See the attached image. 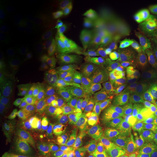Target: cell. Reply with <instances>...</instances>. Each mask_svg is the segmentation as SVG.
Masks as SVG:
<instances>
[{"label": "cell", "mask_w": 157, "mask_h": 157, "mask_svg": "<svg viewBox=\"0 0 157 157\" xmlns=\"http://www.w3.org/2000/svg\"><path fill=\"white\" fill-rule=\"evenodd\" d=\"M124 49L119 38L112 35H101L88 42L83 57L88 61L106 63L118 66L123 60Z\"/></svg>", "instance_id": "6da1fadb"}, {"label": "cell", "mask_w": 157, "mask_h": 157, "mask_svg": "<svg viewBox=\"0 0 157 157\" xmlns=\"http://www.w3.org/2000/svg\"><path fill=\"white\" fill-rule=\"evenodd\" d=\"M103 155L112 154L116 157H141L143 149L135 140L124 141L116 137H109L101 146Z\"/></svg>", "instance_id": "7a4b0ae2"}, {"label": "cell", "mask_w": 157, "mask_h": 157, "mask_svg": "<svg viewBox=\"0 0 157 157\" xmlns=\"http://www.w3.org/2000/svg\"><path fill=\"white\" fill-rule=\"evenodd\" d=\"M137 98L142 113L141 127L148 135H157V104L142 88L138 92Z\"/></svg>", "instance_id": "3957f363"}, {"label": "cell", "mask_w": 157, "mask_h": 157, "mask_svg": "<svg viewBox=\"0 0 157 157\" xmlns=\"http://www.w3.org/2000/svg\"><path fill=\"white\" fill-rule=\"evenodd\" d=\"M142 113L138 98L135 97L127 115L119 124V132L122 140H132L141 126Z\"/></svg>", "instance_id": "277c9868"}, {"label": "cell", "mask_w": 157, "mask_h": 157, "mask_svg": "<svg viewBox=\"0 0 157 157\" xmlns=\"http://www.w3.org/2000/svg\"><path fill=\"white\" fill-rule=\"evenodd\" d=\"M50 64L71 68L82 74H90L91 71L90 61L84 57L71 52L66 47L58 48L56 56Z\"/></svg>", "instance_id": "5b68a950"}, {"label": "cell", "mask_w": 157, "mask_h": 157, "mask_svg": "<svg viewBox=\"0 0 157 157\" xmlns=\"http://www.w3.org/2000/svg\"><path fill=\"white\" fill-rule=\"evenodd\" d=\"M134 71H127L116 76L109 82L103 92V97L105 100L113 101L122 97L130 91L134 84Z\"/></svg>", "instance_id": "8992f818"}, {"label": "cell", "mask_w": 157, "mask_h": 157, "mask_svg": "<svg viewBox=\"0 0 157 157\" xmlns=\"http://www.w3.org/2000/svg\"><path fill=\"white\" fill-rule=\"evenodd\" d=\"M136 97L132 90L129 91L122 97L111 101L106 108L108 121L109 125L119 124L130 109L134 98Z\"/></svg>", "instance_id": "52a82bcc"}, {"label": "cell", "mask_w": 157, "mask_h": 157, "mask_svg": "<svg viewBox=\"0 0 157 157\" xmlns=\"http://www.w3.org/2000/svg\"><path fill=\"white\" fill-rule=\"evenodd\" d=\"M87 124L90 132L95 136L106 134L109 123L108 121L106 108L101 103H95L87 113Z\"/></svg>", "instance_id": "ba28073f"}, {"label": "cell", "mask_w": 157, "mask_h": 157, "mask_svg": "<svg viewBox=\"0 0 157 157\" xmlns=\"http://www.w3.org/2000/svg\"><path fill=\"white\" fill-rule=\"evenodd\" d=\"M0 100L2 103L11 109L19 110L25 103L24 93L17 85L0 80Z\"/></svg>", "instance_id": "9c48e42d"}, {"label": "cell", "mask_w": 157, "mask_h": 157, "mask_svg": "<svg viewBox=\"0 0 157 157\" xmlns=\"http://www.w3.org/2000/svg\"><path fill=\"white\" fill-rule=\"evenodd\" d=\"M42 128V122L38 124V121L32 119L21 121L16 127L17 138L23 143L24 148L38 144V139Z\"/></svg>", "instance_id": "30bf717a"}, {"label": "cell", "mask_w": 157, "mask_h": 157, "mask_svg": "<svg viewBox=\"0 0 157 157\" xmlns=\"http://www.w3.org/2000/svg\"><path fill=\"white\" fill-rule=\"evenodd\" d=\"M42 129L49 136L56 140H64L71 130V123L67 117L56 115L46 120L41 121Z\"/></svg>", "instance_id": "8fae6325"}, {"label": "cell", "mask_w": 157, "mask_h": 157, "mask_svg": "<svg viewBox=\"0 0 157 157\" xmlns=\"http://www.w3.org/2000/svg\"><path fill=\"white\" fill-rule=\"evenodd\" d=\"M15 28L12 21L5 13L0 15V55L1 60L15 48Z\"/></svg>", "instance_id": "7c38bea8"}, {"label": "cell", "mask_w": 157, "mask_h": 157, "mask_svg": "<svg viewBox=\"0 0 157 157\" xmlns=\"http://www.w3.org/2000/svg\"><path fill=\"white\" fill-rule=\"evenodd\" d=\"M1 79L9 83L18 85L23 82L25 70L22 65L15 61H5L0 71Z\"/></svg>", "instance_id": "4fadbf2b"}, {"label": "cell", "mask_w": 157, "mask_h": 157, "mask_svg": "<svg viewBox=\"0 0 157 157\" xmlns=\"http://www.w3.org/2000/svg\"><path fill=\"white\" fill-rule=\"evenodd\" d=\"M132 44L137 48H143L157 39V28L154 25L146 26L133 31L130 34Z\"/></svg>", "instance_id": "5bb4252c"}, {"label": "cell", "mask_w": 157, "mask_h": 157, "mask_svg": "<svg viewBox=\"0 0 157 157\" xmlns=\"http://www.w3.org/2000/svg\"><path fill=\"white\" fill-rule=\"evenodd\" d=\"M21 157H53V151L50 147L44 144H36L24 148Z\"/></svg>", "instance_id": "9a60e30c"}, {"label": "cell", "mask_w": 157, "mask_h": 157, "mask_svg": "<svg viewBox=\"0 0 157 157\" xmlns=\"http://www.w3.org/2000/svg\"><path fill=\"white\" fill-rule=\"evenodd\" d=\"M15 27L22 33H31L38 27V22L34 17L28 14H21L15 21Z\"/></svg>", "instance_id": "2e32d148"}, {"label": "cell", "mask_w": 157, "mask_h": 157, "mask_svg": "<svg viewBox=\"0 0 157 157\" xmlns=\"http://www.w3.org/2000/svg\"><path fill=\"white\" fill-rule=\"evenodd\" d=\"M157 64V55L150 48H146L143 50L141 56L139 64L137 65L135 71L145 72L154 67L155 65Z\"/></svg>", "instance_id": "e0dca14e"}, {"label": "cell", "mask_w": 157, "mask_h": 157, "mask_svg": "<svg viewBox=\"0 0 157 157\" xmlns=\"http://www.w3.org/2000/svg\"><path fill=\"white\" fill-rule=\"evenodd\" d=\"M87 44L88 42L83 37L74 35L68 39L65 47L71 52L83 57Z\"/></svg>", "instance_id": "ac0fdd59"}, {"label": "cell", "mask_w": 157, "mask_h": 157, "mask_svg": "<svg viewBox=\"0 0 157 157\" xmlns=\"http://www.w3.org/2000/svg\"><path fill=\"white\" fill-rule=\"evenodd\" d=\"M59 48L56 44H50L39 50L36 56V59L39 63L50 64L54 60Z\"/></svg>", "instance_id": "d6986e66"}, {"label": "cell", "mask_w": 157, "mask_h": 157, "mask_svg": "<svg viewBox=\"0 0 157 157\" xmlns=\"http://www.w3.org/2000/svg\"><path fill=\"white\" fill-rule=\"evenodd\" d=\"M62 68V78L61 79L68 84H81L84 81L83 74L79 71L72 69L68 67L63 66Z\"/></svg>", "instance_id": "ffe728a7"}, {"label": "cell", "mask_w": 157, "mask_h": 157, "mask_svg": "<svg viewBox=\"0 0 157 157\" xmlns=\"http://www.w3.org/2000/svg\"><path fill=\"white\" fill-rule=\"evenodd\" d=\"M82 142V136L78 129H71L63 140V150L66 151L77 147Z\"/></svg>", "instance_id": "44dd1931"}, {"label": "cell", "mask_w": 157, "mask_h": 157, "mask_svg": "<svg viewBox=\"0 0 157 157\" xmlns=\"http://www.w3.org/2000/svg\"><path fill=\"white\" fill-rule=\"evenodd\" d=\"M155 84H157V64L143 74V88Z\"/></svg>", "instance_id": "7402d4cb"}, {"label": "cell", "mask_w": 157, "mask_h": 157, "mask_svg": "<svg viewBox=\"0 0 157 157\" xmlns=\"http://www.w3.org/2000/svg\"><path fill=\"white\" fill-rule=\"evenodd\" d=\"M42 73L48 78L59 79L62 78V68L56 65L45 64L42 68Z\"/></svg>", "instance_id": "603a6c76"}, {"label": "cell", "mask_w": 157, "mask_h": 157, "mask_svg": "<svg viewBox=\"0 0 157 157\" xmlns=\"http://www.w3.org/2000/svg\"><path fill=\"white\" fill-rule=\"evenodd\" d=\"M144 145L149 157H157V135H148L145 137Z\"/></svg>", "instance_id": "cb8c5ba5"}, {"label": "cell", "mask_w": 157, "mask_h": 157, "mask_svg": "<svg viewBox=\"0 0 157 157\" xmlns=\"http://www.w3.org/2000/svg\"><path fill=\"white\" fill-rule=\"evenodd\" d=\"M10 143V137L5 127H2L0 130V149L1 151H9Z\"/></svg>", "instance_id": "d4e9b609"}, {"label": "cell", "mask_w": 157, "mask_h": 157, "mask_svg": "<svg viewBox=\"0 0 157 157\" xmlns=\"http://www.w3.org/2000/svg\"><path fill=\"white\" fill-rule=\"evenodd\" d=\"M56 38H55V36H52L51 35H49V36H45L44 37H42V38L38 39L34 43V46L35 48L40 50V49L44 48V47L48 46V45L56 44Z\"/></svg>", "instance_id": "484cf974"}, {"label": "cell", "mask_w": 157, "mask_h": 157, "mask_svg": "<svg viewBox=\"0 0 157 157\" xmlns=\"http://www.w3.org/2000/svg\"><path fill=\"white\" fill-rule=\"evenodd\" d=\"M147 17L149 23H151L154 26L157 25V2L153 4L149 7L148 13H147Z\"/></svg>", "instance_id": "4316f807"}, {"label": "cell", "mask_w": 157, "mask_h": 157, "mask_svg": "<svg viewBox=\"0 0 157 157\" xmlns=\"http://www.w3.org/2000/svg\"><path fill=\"white\" fill-rule=\"evenodd\" d=\"M148 94V95L157 104V84L150 86L147 88H143Z\"/></svg>", "instance_id": "83f0119b"}, {"label": "cell", "mask_w": 157, "mask_h": 157, "mask_svg": "<svg viewBox=\"0 0 157 157\" xmlns=\"http://www.w3.org/2000/svg\"><path fill=\"white\" fill-rule=\"evenodd\" d=\"M0 157H12V156L9 151H0Z\"/></svg>", "instance_id": "f1b7e54d"}, {"label": "cell", "mask_w": 157, "mask_h": 157, "mask_svg": "<svg viewBox=\"0 0 157 157\" xmlns=\"http://www.w3.org/2000/svg\"><path fill=\"white\" fill-rule=\"evenodd\" d=\"M104 157H116V156H113L112 154H105L104 155Z\"/></svg>", "instance_id": "f546056e"}, {"label": "cell", "mask_w": 157, "mask_h": 157, "mask_svg": "<svg viewBox=\"0 0 157 157\" xmlns=\"http://www.w3.org/2000/svg\"><path fill=\"white\" fill-rule=\"evenodd\" d=\"M156 28H157V25H156Z\"/></svg>", "instance_id": "4dcf8cb0"}]
</instances>
